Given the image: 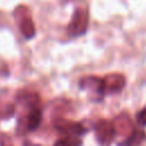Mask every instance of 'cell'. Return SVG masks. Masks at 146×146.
<instances>
[{
	"label": "cell",
	"mask_w": 146,
	"mask_h": 146,
	"mask_svg": "<svg viewBox=\"0 0 146 146\" xmlns=\"http://www.w3.org/2000/svg\"><path fill=\"white\" fill-rule=\"evenodd\" d=\"M95 131H96V139L100 146H110L115 137V130L113 123L106 119H102L96 123Z\"/></svg>",
	"instance_id": "obj_3"
},
{
	"label": "cell",
	"mask_w": 146,
	"mask_h": 146,
	"mask_svg": "<svg viewBox=\"0 0 146 146\" xmlns=\"http://www.w3.org/2000/svg\"><path fill=\"white\" fill-rule=\"evenodd\" d=\"M15 17L18 23L19 30L25 39H31L35 34V26L33 23V19L30 16L29 9L26 7H18L15 10Z\"/></svg>",
	"instance_id": "obj_2"
},
{
	"label": "cell",
	"mask_w": 146,
	"mask_h": 146,
	"mask_svg": "<svg viewBox=\"0 0 146 146\" xmlns=\"http://www.w3.org/2000/svg\"><path fill=\"white\" fill-rule=\"evenodd\" d=\"M36 146H39V145H36Z\"/></svg>",
	"instance_id": "obj_15"
},
{
	"label": "cell",
	"mask_w": 146,
	"mask_h": 146,
	"mask_svg": "<svg viewBox=\"0 0 146 146\" xmlns=\"http://www.w3.org/2000/svg\"><path fill=\"white\" fill-rule=\"evenodd\" d=\"M88 27V11L83 7H79L74 10L71 23L68 24V33L72 36L82 35Z\"/></svg>",
	"instance_id": "obj_1"
},
{
	"label": "cell",
	"mask_w": 146,
	"mask_h": 146,
	"mask_svg": "<svg viewBox=\"0 0 146 146\" xmlns=\"http://www.w3.org/2000/svg\"><path fill=\"white\" fill-rule=\"evenodd\" d=\"M41 120H42V113H41L40 108L39 107L31 108L30 112L27 113V115L23 120L19 121L18 129L22 127V129H21V131H23L22 133H25L27 131H33L40 125Z\"/></svg>",
	"instance_id": "obj_5"
},
{
	"label": "cell",
	"mask_w": 146,
	"mask_h": 146,
	"mask_svg": "<svg viewBox=\"0 0 146 146\" xmlns=\"http://www.w3.org/2000/svg\"><path fill=\"white\" fill-rule=\"evenodd\" d=\"M146 138V133L141 130L133 129L132 132L119 145V146H138Z\"/></svg>",
	"instance_id": "obj_9"
},
{
	"label": "cell",
	"mask_w": 146,
	"mask_h": 146,
	"mask_svg": "<svg viewBox=\"0 0 146 146\" xmlns=\"http://www.w3.org/2000/svg\"><path fill=\"white\" fill-rule=\"evenodd\" d=\"M80 87L84 90L90 91L94 96L102 98L103 95L105 94V87H104V81L100 78L97 76H88L83 78L80 81Z\"/></svg>",
	"instance_id": "obj_6"
},
{
	"label": "cell",
	"mask_w": 146,
	"mask_h": 146,
	"mask_svg": "<svg viewBox=\"0 0 146 146\" xmlns=\"http://www.w3.org/2000/svg\"><path fill=\"white\" fill-rule=\"evenodd\" d=\"M104 87H105V92H120L125 84V79L121 74H108L104 79Z\"/></svg>",
	"instance_id": "obj_7"
},
{
	"label": "cell",
	"mask_w": 146,
	"mask_h": 146,
	"mask_svg": "<svg viewBox=\"0 0 146 146\" xmlns=\"http://www.w3.org/2000/svg\"><path fill=\"white\" fill-rule=\"evenodd\" d=\"M18 99L24 103L26 106L31 107V108H35L38 107V104L40 102L38 94H33V92H29V94H23L22 96H18Z\"/></svg>",
	"instance_id": "obj_10"
},
{
	"label": "cell",
	"mask_w": 146,
	"mask_h": 146,
	"mask_svg": "<svg viewBox=\"0 0 146 146\" xmlns=\"http://www.w3.org/2000/svg\"><path fill=\"white\" fill-rule=\"evenodd\" d=\"M15 113V106L13 104H6L0 106V117L1 119H9Z\"/></svg>",
	"instance_id": "obj_12"
},
{
	"label": "cell",
	"mask_w": 146,
	"mask_h": 146,
	"mask_svg": "<svg viewBox=\"0 0 146 146\" xmlns=\"http://www.w3.org/2000/svg\"><path fill=\"white\" fill-rule=\"evenodd\" d=\"M113 127H114L115 132H117L119 135L127 133V135L129 136V135L132 132V130H133L132 123H131L129 116L125 115V114H122V115L117 116L116 120H115L114 123H113Z\"/></svg>",
	"instance_id": "obj_8"
},
{
	"label": "cell",
	"mask_w": 146,
	"mask_h": 146,
	"mask_svg": "<svg viewBox=\"0 0 146 146\" xmlns=\"http://www.w3.org/2000/svg\"><path fill=\"white\" fill-rule=\"evenodd\" d=\"M0 146H14L11 138L6 133H1L0 135Z\"/></svg>",
	"instance_id": "obj_14"
},
{
	"label": "cell",
	"mask_w": 146,
	"mask_h": 146,
	"mask_svg": "<svg viewBox=\"0 0 146 146\" xmlns=\"http://www.w3.org/2000/svg\"><path fill=\"white\" fill-rule=\"evenodd\" d=\"M54 146H82V141L80 138L74 136H66L64 138L58 139Z\"/></svg>",
	"instance_id": "obj_11"
},
{
	"label": "cell",
	"mask_w": 146,
	"mask_h": 146,
	"mask_svg": "<svg viewBox=\"0 0 146 146\" xmlns=\"http://www.w3.org/2000/svg\"><path fill=\"white\" fill-rule=\"evenodd\" d=\"M55 128L62 133H65L67 136H74V137L81 136L87 132V129L81 123L65 120V119L57 120L55 122Z\"/></svg>",
	"instance_id": "obj_4"
},
{
	"label": "cell",
	"mask_w": 146,
	"mask_h": 146,
	"mask_svg": "<svg viewBox=\"0 0 146 146\" xmlns=\"http://www.w3.org/2000/svg\"><path fill=\"white\" fill-rule=\"evenodd\" d=\"M136 119H137V123L139 125H141V127H145L146 125V106L141 111L138 112Z\"/></svg>",
	"instance_id": "obj_13"
}]
</instances>
